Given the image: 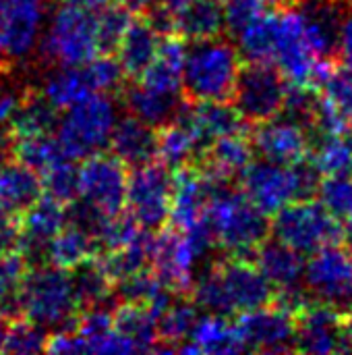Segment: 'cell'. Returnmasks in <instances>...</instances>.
<instances>
[{
    "label": "cell",
    "instance_id": "30bf717a",
    "mask_svg": "<svg viewBox=\"0 0 352 355\" xmlns=\"http://www.w3.org/2000/svg\"><path fill=\"white\" fill-rule=\"evenodd\" d=\"M288 81L274 62H247L241 67L232 106L247 121L257 125L280 114Z\"/></svg>",
    "mask_w": 352,
    "mask_h": 355
},
{
    "label": "cell",
    "instance_id": "7bdbcfd3",
    "mask_svg": "<svg viewBox=\"0 0 352 355\" xmlns=\"http://www.w3.org/2000/svg\"><path fill=\"white\" fill-rule=\"evenodd\" d=\"M83 67L95 94H110L122 85L124 75L118 60L112 58V54H98L91 60L83 62Z\"/></svg>",
    "mask_w": 352,
    "mask_h": 355
},
{
    "label": "cell",
    "instance_id": "2e32d148",
    "mask_svg": "<svg viewBox=\"0 0 352 355\" xmlns=\"http://www.w3.org/2000/svg\"><path fill=\"white\" fill-rule=\"evenodd\" d=\"M249 139L259 158L284 166H295L309 160L313 146L311 133L305 127L280 114L270 121L257 123L249 133Z\"/></svg>",
    "mask_w": 352,
    "mask_h": 355
},
{
    "label": "cell",
    "instance_id": "5bb4252c",
    "mask_svg": "<svg viewBox=\"0 0 352 355\" xmlns=\"http://www.w3.org/2000/svg\"><path fill=\"white\" fill-rule=\"evenodd\" d=\"M245 352L290 354L297 347L295 314L278 304H268L234 316Z\"/></svg>",
    "mask_w": 352,
    "mask_h": 355
},
{
    "label": "cell",
    "instance_id": "74e56055",
    "mask_svg": "<svg viewBox=\"0 0 352 355\" xmlns=\"http://www.w3.org/2000/svg\"><path fill=\"white\" fill-rule=\"evenodd\" d=\"M71 272H73L71 277H73V287H75L79 308L85 310V308L106 306V302L114 293L112 289L114 283L108 279V275L98 266L93 258Z\"/></svg>",
    "mask_w": 352,
    "mask_h": 355
},
{
    "label": "cell",
    "instance_id": "d4e9b609",
    "mask_svg": "<svg viewBox=\"0 0 352 355\" xmlns=\"http://www.w3.org/2000/svg\"><path fill=\"white\" fill-rule=\"evenodd\" d=\"M162 33L147 21H131L122 40L116 46V60L122 69V75L129 79H139L145 69L154 62L160 48Z\"/></svg>",
    "mask_w": 352,
    "mask_h": 355
},
{
    "label": "cell",
    "instance_id": "9a60e30c",
    "mask_svg": "<svg viewBox=\"0 0 352 355\" xmlns=\"http://www.w3.org/2000/svg\"><path fill=\"white\" fill-rule=\"evenodd\" d=\"M297 354L352 352L340 327V308L307 297L295 312Z\"/></svg>",
    "mask_w": 352,
    "mask_h": 355
},
{
    "label": "cell",
    "instance_id": "60d3db41",
    "mask_svg": "<svg viewBox=\"0 0 352 355\" xmlns=\"http://www.w3.org/2000/svg\"><path fill=\"white\" fill-rule=\"evenodd\" d=\"M315 198L342 223L352 218V177H322Z\"/></svg>",
    "mask_w": 352,
    "mask_h": 355
},
{
    "label": "cell",
    "instance_id": "ba28073f",
    "mask_svg": "<svg viewBox=\"0 0 352 355\" xmlns=\"http://www.w3.org/2000/svg\"><path fill=\"white\" fill-rule=\"evenodd\" d=\"M116 121L114 100L108 94H89L64 110L56 139L71 160H85L108 146Z\"/></svg>",
    "mask_w": 352,
    "mask_h": 355
},
{
    "label": "cell",
    "instance_id": "ee69618b",
    "mask_svg": "<svg viewBox=\"0 0 352 355\" xmlns=\"http://www.w3.org/2000/svg\"><path fill=\"white\" fill-rule=\"evenodd\" d=\"M19 245V220L17 216L0 212V258L15 252Z\"/></svg>",
    "mask_w": 352,
    "mask_h": 355
},
{
    "label": "cell",
    "instance_id": "b9f144b4",
    "mask_svg": "<svg viewBox=\"0 0 352 355\" xmlns=\"http://www.w3.org/2000/svg\"><path fill=\"white\" fill-rule=\"evenodd\" d=\"M44 193L56 198L62 204H71L77 198V166L75 160L64 158L48 173L41 175Z\"/></svg>",
    "mask_w": 352,
    "mask_h": 355
},
{
    "label": "cell",
    "instance_id": "7a4b0ae2",
    "mask_svg": "<svg viewBox=\"0 0 352 355\" xmlns=\"http://www.w3.org/2000/svg\"><path fill=\"white\" fill-rule=\"evenodd\" d=\"M205 220L214 245H220L228 256H253L270 239V216L230 183L214 191Z\"/></svg>",
    "mask_w": 352,
    "mask_h": 355
},
{
    "label": "cell",
    "instance_id": "484cf974",
    "mask_svg": "<svg viewBox=\"0 0 352 355\" xmlns=\"http://www.w3.org/2000/svg\"><path fill=\"white\" fill-rule=\"evenodd\" d=\"M41 193V179L35 171L15 158L0 162V212L21 216Z\"/></svg>",
    "mask_w": 352,
    "mask_h": 355
},
{
    "label": "cell",
    "instance_id": "d590c367",
    "mask_svg": "<svg viewBox=\"0 0 352 355\" xmlns=\"http://www.w3.org/2000/svg\"><path fill=\"white\" fill-rule=\"evenodd\" d=\"M10 152H12L15 160L29 166L31 171H35L39 175V179L52 166H56L58 162L68 158L52 133L15 137V139H10Z\"/></svg>",
    "mask_w": 352,
    "mask_h": 355
},
{
    "label": "cell",
    "instance_id": "d6986e66",
    "mask_svg": "<svg viewBox=\"0 0 352 355\" xmlns=\"http://www.w3.org/2000/svg\"><path fill=\"white\" fill-rule=\"evenodd\" d=\"M176 119L187 123L203 152L218 137L245 133L249 127L230 102H193L180 108Z\"/></svg>",
    "mask_w": 352,
    "mask_h": 355
},
{
    "label": "cell",
    "instance_id": "8992f818",
    "mask_svg": "<svg viewBox=\"0 0 352 355\" xmlns=\"http://www.w3.org/2000/svg\"><path fill=\"white\" fill-rule=\"evenodd\" d=\"M214 245L207 220L180 231L176 227L158 229L151 237V272L172 291L183 293L191 289L197 262Z\"/></svg>",
    "mask_w": 352,
    "mask_h": 355
},
{
    "label": "cell",
    "instance_id": "3957f363",
    "mask_svg": "<svg viewBox=\"0 0 352 355\" xmlns=\"http://www.w3.org/2000/svg\"><path fill=\"white\" fill-rule=\"evenodd\" d=\"M243 67L239 50L218 37L187 46L183 64V92L191 102H230Z\"/></svg>",
    "mask_w": 352,
    "mask_h": 355
},
{
    "label": "cell",
    "instance_id": "277c9868",
    "mask_svg": "<svg viewBox=\"0 0 352 355\" xmlns=\"http://www.w3.org/2000/svg\"><path fill=\"white\" fill-rule=\"evenodd\" d=\"M77 295L68 270L37 266L27 270L17 295V312L41 329H64L77 318Z\"/></svg>",
    "mask_w": 352,
    "mask_h": 355
},
{
    "label": "cell",
    "instance_id": "cb8c5ba5",
    "mask_svg": "<svg viewBox=\"0 0 352 355\" xmlns=\"http://www.w3.org/2000/svg\"><path fill=\"white\" fill-rule=\"evenodd\" d=\"M108 146L112 148V156H116L124 166H141L154 162L156 158V127L139 121L129 114L118 119Z\"/></svg>",
    "mask_w": 352,
    "mask_h": 355
},
{
    "label": "cell",
    "instance_id": "e575fe53",
    "mask_svg": "<svg viewBox=\"0 0 352 355\" xmlns=\"http://www.w3.org/2000/svg\"><path fill=\"white\" fill-rule=\"evenodd\" d=\"M95 94L91 89L89 77L85 73L83 64L77 67H60L52 75L46 77L41 96L56 108V110H66L75 102L83 100L85 96Z\"/></svg>",
    "mask_w": 352,
    "mask_h": 355
},
{
    "label": "cell",
    "instance_id": "e0dca14e",
    "mask_svg": "<svg viewBox=\"0 0 352 355\" xmlns=\"http://www.w3.org/2000/svg\"><path fill=\"white\" fill-rule=\"evenodd\" d=\"M315 54L307 44L303 21L297 8L280 10L278 40L274 52V64L282 77L293 85H313V67Z\"/></svg>",
    "mask_w": 352,
    "mask_h": 355
},
{
    "label": "cell",
    "instance_id": "ac0fdd59",
    "mask_svg": "<svg viewBox=\"0 0 352 355\" xmlns=\"http://www.w3.org/2000/svg\"><path fill=\"white\" fill-rule=\"evenodd\" d=\"M19 245L27 264H39L46 258L50 239L68 223L66 206L56 198L41 193L21 216H19Z\"/></svg>",
    "mask_w": 352,
    "mask_h": 355
},
{
    "label": "cell",
    "instance_id": "f6af8a7d",
    "mask_svg": "<svg viewBox=\"0 0 352 355\" xmlns=\"http://www.w3.org/2000/svg\"><path fill=\"white\" fill-rule=\"evenodd\" d=\"M23 100V94L10 92V89H2L0 92V129L6 131V127L10 125L19 104Z\"/></svg>",
    "mask_w": 352,
    "mask_h": 355
},
{
    "label": "cell",
    "instance_id": "44dd1931",
    "mask_svg": "<svg viewBox=\"0 0 352 355\" xmlns=\"http://www.w3.org/2000/svg\"><path fill=\"white\" fill-rule=\"evenodd\" d=\"M255 264L274 287L276 295L297 293L303 291V270H305V256L295 252L293 248L280 241H266L255 254ZM274 295V297H276Z\"/></svg>",
    "mask_w": 352,
    "mask_h": 355
},
{
    "label": "cell",
    "instance_id": "6da1fadb",
    "mask_svg": "<svg viewBox=\"0 0 352 355\" xmlns=\"http://www.w3.org/2000/svg\"><path fill=\"white\" fill-rule=\"evenodd\" d=\"M193 304L210 314L237 316L274 302L268 283L251 256H226L191 283Z\"/></svg>",
    "mask_w": 352,
    "mask_h": 355
},
{
    "label": "cell",
    "instance_id": "52a82bcc",
    "mask_svg": "<svg viewBox=\"0 0 352 355\" xmlns=\"http://www.w3.org/2000/svg\"><path fill=\"white\" fill-rule=\"evenodd\" d=\"M270 235L295 252L309 256L326 245H340L344 223L328 212L317 198L295 200L272 214Z\"/></svg>",
    "mask_w": 352,
    "mask_h": 355
},
{
    "label": "cell",
    "instance_id": "d6a6232c",
    "mask_svg": "<svg viewBox=\"0 0 352 355\" xmlns=\"http://www.w3.org/2000/svg\"><path fill=\"white\" fill-rule=\"evenodd\" d=\"M56 108L41 96L33 92H23V100L6 127V137H27V135H44L52 133L58 125Z\"/></svg>",
    "mask_w": 352,
    "mask_h": 355
},
{
    "label": "cell",
    "instance_id": "bcb514c9",
    "mask_svg": "<svg viewBox=\"0 0 352 355\" xmlns=\"http://www.w3.org/2000/svg\"><path fill=\"white\" fill-rule=\"evenodd\" d=\"M8 64L6 58V10H4V0H0V69Z\"/></svg>",
    "mask_w": 352,
    "mask_h": 355
},
{
    "label": "cell",
    "instance_id": "4316f807",
    "mask_svg": "<svg viewBox=\"0 0 352 355\" xmlns=\"http://www.w3.org/2000/svg\"><path fill=\"white\" fill-rule=\"evenodd\" d=\"M114 331L129 343L133 354L156 352L158 347V314L135 302H122L114 312Z\"/></svg>",
    "mask_w": 352,
    "mask_h": 355
},
{
    "label": "cell",
    "instance_id": "7402d4cb",
    "mask_svg": "<svg viewBox=\"0 0 352 355\" xmlns=\"http://www.w3.org/2000/svg\"><path fill=\"white\" fill-rule=\"evenodd\" d=\"M178 354H241L245 352L237 324L222 314L199 316L191 335L178 345Z\"/></svg>",
    "mask_w": 352,
    "mask_h": 355
},
{
    "label": "cell",
    "instance_id": "603a6c76",
    "mask_svg": "<svg viewBox=\"0 0 352 355\" xmlns=\"http://www.w3.org/2000/svg\"><path fill=\"white\" fill-rule=\"evenodd\" d=\"M253 154L255 150L251 146L249 133H232L212 141L201 154L197 166L220 181L230 183L253 162Z\"/></svg>",
    "mask_w": 352,
    "mask_h": 355
},
{
    "label": "cell",
    "instance_id": "c3c4849f",
    "mask_svg": "<svg viewBox=\"0 0 352 355\" xmlns=\"http://www.w3.org/2000/svg\"><path fill=\"white\" fill-rule=\"evenodd\" d=\"M116 2H120L124 8H129L131 12H141V10H151L156 4H158V0H116Z\"/></svg>",
    "mask_w": 352,
    "mask_h": 355
},
{
    "label": "cell",
    "instance_id": "4dcf8cb0",
    "mask_svg": "<svg viewBox=\"0 0 352 355\" xmlns=\"http://www.w3.org/2000/svg\"><path fill=\"white\" fill-rule=\"evenodd\" d=\"M95 252H98V243L91 237V233L73 223V225H64L50 239L46 248V260L48 264L71 272L81 264L89 262L95 256Z\"/></svg>",
    "mask_w": 352,
    "mask_h": 355
},
{
    "label": "cell",
    "instance_id": "83f0119b",
    "mask_svg": "<svg viewBox=\"0 0 352 355\" xmlns=\"http://www.w3.org/2000/svg\"><path fill=\"white\" fill-rule=\"evenodd\" d=\"M203 154L197 137L180 119H172L156 131V158L162 166L176 173L191 166Z\"/></svg>",
    "mask_w": 352,
    "mask_h": 355
},
{
    "label": "cell",
    "instance_id": "f907efd6",
    "mask_svg": "<svg viewBox=\"0 0 352 355\" xmlns=\"http://www.w3.org/2000/svg\"><path fill=\"white\" fill-rule=\"evenodd\" d=\"M6 316L0 314V354L4 352V335H6Z\"/></svg>",
    "mask_w": 352,
    "mask_h": 355
},
{
    "label": "cell",
    "instance_id": "7c38bea8",
    "mask_svg": "<svg viewBox=\"0 0 352 355\" xmlns=\"http://www.w3.org/2000/svg\"><path fill=\"white\" fill-rule=\"evenodd\" d=\"M127 166L108 154H93L77 168V198L91 210L112 216L124 210Z\"/></svg>",
    "mask_w": 352,
    "mask_h": 355
},
{
    "label": "cell",
    "instance_id": "8fae6325",
    "mask_svg": "<svg viewBox=\"0 0 352 355\" xmlns=\"http://www.w3.org/2000/svg\"><path fill=\"white\" fill-rule=\"evenodd\" d=\"M172 202V173L162 164L135 166L127 179L124 208L145 231H158L168 223Z\"/></svg>",
    "mask_w": 352,
    "mask_h": 355
},
{
    "label": "cell",
    "instance_id": "4fadbf2b",
    "mask_svg": "<svg viewBox=\"0 0 352 355\" xmlns=\"http://www.w3.org/2000/svg\"><path fill=\"white\" fill-rule=\"evenodd\" d=\"M303 289L311 300L336 306L352 304V254L340 245H326L305 260Z\"/></svg>",
    "mask_w": 352,
    "mask_h": 355
},
{
    "label": "cell",
    "instance_id": "ffe728a7",
    "mask_svg": "<svg viewBox=\"0 0 352 355\" xmlns=\"http://www.w3.org/2000/svg\"><path fill=\"white\" fill-rule=\"evenodd\" d=\"M6 10V58H27L39 42L46 6L44 0H4Z\"/></svg>",
    "mask_w": 352,
    "mask_h": 355
},
{
    "label": "cell",
    "instance_id": "f546056e",
    "mask_svg": "<svg viewBox=\"0 0 352 355\" xmlns=\"http://www.w3.org/2000/svg\"><path fill=\"white\" fill-rule=\"evenodd\" d=\"M226 29L224 23V4L222 0H191L176 17L172 33L189 42L210 40L222 35Z\"/></svg>",
    "mask_w": 352,
    "mask_h": 355
},
{
    "label": "cell",
    "instance_id": "681fc988",
    "mask_svg": "<svg viewBox=\"0 0 352 355\" xmlns=\"http://www.w3.org/2000/svg\"><path fill=\"white\" fill-rule=\"evenodd\" d=\"M73 2H77V4H81V6H85V8H89V10H100L102 6H106L110 0H73Z\"/></svg>",
    "mask_w": 352,
    "mask_h": 355
},
{
    "label": "cell",
    "instance_id": "f35d334b",
    "mask_svg": "<svg viewBox=\"0 0 352 355\" xmlns=\"http://www.w3.org/2000/svg\"><path fill=\"white\" fill-rule=\"evenodd\" d=\"M131 21H133V12L124 8L120 2H112V0L95 12L98 46L102 54H112L116 50Z\"/></svg>",
    "mask_w": 352,
    "mask_h": 355
},
{
    "label": "cell",
    "instance_id": "5b68a950",
    "mask_svg": "<svg viewBox=\"0 0 352 355\" xmlns=\"http://www.w3.org/2000/svg\"><path fill=\"white\" fill-rule=\"evenodd\" d=\"M322 175L305 160L295 166H284L268 160L251 162L241 175V191L268 216L295 200H309L317 196Z\"/></svg>",
    "mask_w": 352,
    "mask_h": 355
},
{
    "label": "cell",
    "instance_id": "7dc6e473",
    "mask_svg": "<svg viewBox=\"0 0 352 355\" xmlns=\"http://www.w3.org/2000/svg\"><path fill=\"white\" fill-rule=\"evenodd\" d=\"M340 327H342V333H344L346 343L351 345L352 349V304L349 308L340 310Z\"/></svg>",
    "mask_w": 352,
    "mask_h": 355
},
{
    "label": "cell",
    "instance_id": "f5cc1de1",
    "mask_svg": "<svg viewBox=\"0 0 352 355\" xmlns=\"http://www.w3.org/2000/svg\"><path fill=\"white\" fill-rule=\"evenodd\" d=\"M349 2H352V0H349Z\"/></svg>",
    "mask_w": 352,
    "mask_h": 355
},
{
    "label": "cell",
    "instance_id": "f1b7e54d",
    "mask_svg": "<svg viewBox=\"0 0 352 355\" xmlns=\"http://www.w3.org/2000/svg\"><path fill=\"white\" fill-rule=\"evenodd\" d=\"M280 10V6H274L259 12L237 33V50L241 58H245L247 62H274Z\"/></svg>",
    "mask_w": 352,
    "mask_h": 355
},
{
    "label": "cell",
    "instance_id": "8d00e7d4",
    "mask_svg": "<svg viewBox=\"0 0 352 355\" xmlns=\"http://www.w3.org/2000/svg\"><path fill=\"white\" fill-rule=\"evenodd\" d=\"M309 160L322 177H352V133L315 137Z\"/></svg>",
    "mask_w": 352,
    "mask_h": 355
},
{
    "label": "cell",
    "instance_id": "1f68e13d",
    "mask_svg": "<svg viewBox=\"0 0 352 355\" xmlns=\"http://www.w3.org/2000/svg\"><path fill=\"white\" fill-rule=\"evenodd\" d=\"M135 81L137 83L127 92V98H124L127 108L133 116H137L139 121L151 127H162L178 114L180 94H168L151 85H145L139 79Z\"/></svg>",
    "mask_w": 352,
    "mask_h": 355
},
{
    "label": "cell",
    "instance_id": "836d02e7",
    "mask_svg": "<svg viewBox=\"0 0 352 355\" xmlns=\"http://www.w3.org/2000/svg\"><path fill=\"white\" fill-rule=\"evenodd\" d=\"M199 308L193 304V300H170V304L162 310L158 316V347L156 352H168L174 354L180 343L187 341L191 335L197 318Z\"/></svg>",
    "mask_w": 352,
    "mask_h": 355
},
{
    "label": "cell",
    "instance_id": "9c48e42d",
    "mask_svg": "<svg viewBox=\"0 0 352 355\" xmlns=\"http://www.w3.org/2000/svg\"><path fill=\"white\" fill-rule=\"evenodd\" d=\"M39 50L48 62L58 67H77L102 54L98 46L95 10L64 0L54 10Z\"/></svg>",
    "mask_w": 352,
    "mask_h": 355
},
{
    "label": "cell",
    "instance_id": "816d5d0a",
    "mask_svg": "<svg viewBox=\"0 0 352 355\" xmlns=\"http://www.w3.org/2000/svg\"><path fill=\"white\" fill-rule=\"evenodd\" d=\"M280 8H297L303 0H276Z\"/></svg>",
    "mask_w": 352,
    "mask_h": 355
},
{
    "label": "cell",
    "instance_id": "ab89813d",
    "mask_svg": "<svg viewBox=\"0 0 352 355\" xmlns=\"http://www.w3.org/2000/svg\"><path fill=\"white\" fill-rule=\"evenodd\" d=\"M48 333L35 322L23 318L6 324L4 352L6 354H39L46 352Z\"/></svg>",
    "mask_w": 352,
    "mask_h": 355
}]
</instances>
